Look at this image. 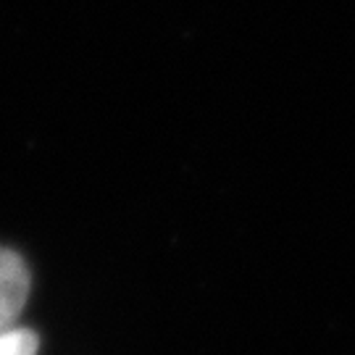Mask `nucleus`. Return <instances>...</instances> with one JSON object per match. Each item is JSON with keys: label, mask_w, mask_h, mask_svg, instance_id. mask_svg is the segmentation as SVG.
Here are the masks:
<instances>
[{"label": "nucleus", "mask_w": 355, "mask_h": 355, "mask_svg": "<svg viewBox=\"0 0 355 355\" xmlns=\"http://www.w3.org/2000/svg\"><path fill=\"white\" fill-rule=\"evenodd\" d=\"M29 295V271L21 255L0 248V337L16 329V318L21 313Z\"/></svg>", "instance_id": "1"}, {"label": "nucleus", "mask_w": 355, "mask_h": 355, "mask_svg": "<svg viewBox=\"0 0 355 355\" xmlns=\"http://www.w3.org/2000/svg\"><path fill=\"white\" fill-rule=\"evenodd\" d=\"M0 355H37V334L16 327L0 337Z\"/></svg>", "instance_id": "2"}]
</instances>
